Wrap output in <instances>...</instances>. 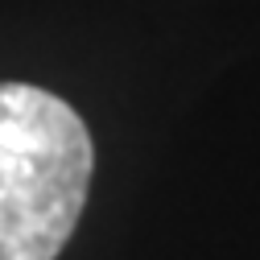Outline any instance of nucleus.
I'll return each instance as SVG.
<instances>
[{"label": "nucleus", "mask_w": 260, "mask_h": 260, "mask_svg": "<svg viewBox=\"0 0 260 260\" xmlns=\"http://www.w3.org/2000/svg\"><path fill=\"white\" fill-rule=\"evenodd\" d=\"M95 178L87 120L34 83H0V260H58Z\"/></svg>", "instance_id": "f257e3e1"}]
</instances>
